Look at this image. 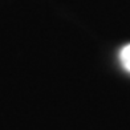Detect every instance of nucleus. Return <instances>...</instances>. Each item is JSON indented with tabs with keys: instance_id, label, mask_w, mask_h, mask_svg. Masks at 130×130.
Wrapping results in <instances>:
<instances>
[{
	"instance_id": "obj_1",
	"label": "nucleus",
	"mask_w": 130,
	"mask_h": 130,
	"mask_svg": "<svg viewBox=\"0 0 130 130\" xmlns=\"http://www.w3.org/2000/svg\"><path fill=\"white\" fill-rule=\"evenodd\" d=\"M120 60L122 67L125 68L127 72H130V44L126 45L120 53Z\"/></svg>"
}]
</instances>
